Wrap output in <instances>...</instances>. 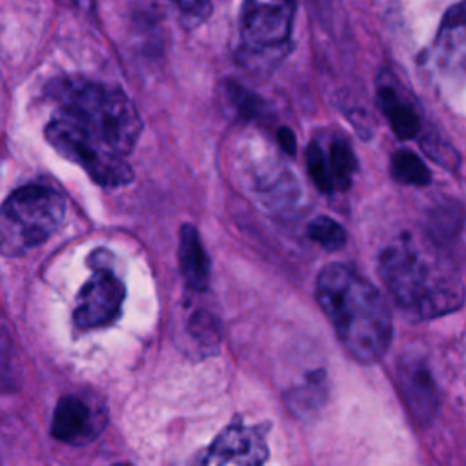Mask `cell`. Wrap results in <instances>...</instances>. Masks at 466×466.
<instances>
[{
  "mask_svg": "<svg viewBox=\"0 0 466 466\" xmlns=\"http://www.w3.org/2000/svg\"><path fill=\"white\" fill-rule=\"evenodd\" d=\"M56 107L46 138L104 187L129 184L133 171L124 160L135 147L142 120L129 96L116 86L86 78H58L49 86Z\"/></svg>",
  "mask_w": 466,
  "mask_h": 466,
  "instance_id": "1",
  "label": "cell"
},
{
  "mask_svg": "<svg viewBox=\"0 0 466 466\" xmlns=\"http://www.w3.org/2000/svg\"><path fill=\"white\" fill-rule=\"evenodd\" d=\"M315 295L353 359L371 364L384 357L393 335L391 315L366 277L348 264H328L317 277Z\"/></svg>",
  "mask_w": 466,
  "mask_h": 466,
  "instance_id": "2",
  "label": "cell"
},
{
  "mask_svg": "<svg viewBox=\"0 0 466 466\" xmlns=\"http://www.w3.org/2000/svg\"><path fill=\"white\" fill-rule=\"evenodd\" d=\"M379 273L395 302L419 319L439 317L462 306L459 268L448 255L410 235L380 253Z\"/></svg>",
  "mask_w": 466,
  "mask_h": 466,
  "instance_id": "3",
  "label": "cell"
},
{
  "mask_svg": "<svg viewBox=\"0 0 466 466\" xmlns=\"http://www.w3.org/2000/svg\"><path fill=\"white\" fill-rule=\"evenodd\" d=\"M64 197L53 187L27 184L15 189L0 206V253L24 255L46 242L62 224Z\"/></svg>",
  "mask_w": 466,
  "mask_h": 466,
  "instance_id": "4",
  "label": "cell"
},
{
  "mask_svg": "<svg viewBox=\"0 0 466 466\" xmlns=\"http://www.w3.org/2000/svg\"><path fill=\"white\" fill-rule=\"evenodd\" d=\"M293 0H244L240 42L249 55H269L284 47L291 35Z\"/></svg>",
  "mask_w": 466,
  "mask_h": 466,
  "instance_id": "5",
  "label": "cell"
},
{
  "mask_svg": "<svg viewBox=\"0 0 466 466\" xmlns=\"http://www.w3.org/2000/svg\"><path fill=\"white\" fill-rule=\"evenodd\" d=\"M126 288L122 280L104 264L95 266L93 275L82 286L73 311L75 326L95 329L111 324L124 304Z\"/></svg>",
  "mask_w": 466,
  "mask_h": 466,
  "instance_id": "6",
  "label": "cell"
},
{
  "mask_svg": "<svg viewBox=\"0 0 466 466\" xmlns=\"http://www.w3.org/2000/svg\"><path fill=\"white\" fill-rule=\"evenodd\" d=\"M306 164L311 180L324 193L348 189L357 169L353 149L340 135H331L328 144L313 140L306 151Z\"/></svg>",
  "mask_w": 466,
  "mask_h": 466,
  "instance_id": "7",
  "label": "cell"
},
{
  "mask_svg": "<svg viewBox=\"0 0 466 466\" xmlns=\"http://www.w3.org/2000/svg\"><path fill=\"white\" fill-rule=\"evenodd\" d=\"M397 382L410 413L420 422H430L439 411V388L433 371L420 353H404L397 364Z\"/></svg>",
  "mask_w": 466,
  "mask_h": 466,
  "instance_id": "8",
  "label": "cell"
},
{
  "mask_svg": "<svg viewBox=\"0 0 466 466\" xmlns=\"http://www.w3.org/2000/svg\"><path fill=\"white\" fill-rule=\"evenodd\" d=\"M268 448L260 428L231 424L204 453L200 466H264Z\"/></svg>",
  "mask_w": 466,
  "mask_h": 466,
  "instance_id": "9",
  "label": "cell"
},
{
  "mask_svg": "<svg viewBox=\"0 0 466 466\" xmlns=\"http://www.w3.org/2000/svg\"><path fill=\"white\" fill-rule=\"evenodd\" d=\"M102 428V417L78 395L62 397L55 408L51 433L67 444H86L93 441Z\"/></svg>",
  "mask_w": 466,
  "mask_h": 466,
  "instance_id": "10",
  "label": "cell"
},
{
  "mask_svg": "<svg viewBox=\"0 0 466 466\" xmlns=\"http://www.w3.org/2000/svg\"><path fill=\"white\" fill-rule=\"evenodd\" d=\"M178 264L182 277L193 291H204L209 284V258L200 242L198 231L191 224H184L178 242Z\"/></svg>",
  "mask_w": 466,
  "mask_h": 466,
  "instance_id": "11",
  "label": "cell"
},
{
  "mask_svg": "<svg viewBox=\"0 0 466 466\" xmlns=\"http://www.w3.org/2000/svg\"><path fill=\"white\" fill-rule=\"evenodd\" d=\"M377 98H379V106L382 109V113L388 118L390 127L393 129V133L402 138H413L419 129H420V120L415 113V109L411 107V104H408L395 87L391 86H380L377 89Z\"/></svg>",
  "mask_w": 466,
  "mask_h": 466,
  "instance_id": "12",
  "label": "cell"
},
{
  "mask_svg": "<svg viewBox=\"0 0 466 466\" xmlns=\"http://www.w3.org/2000/svg\"><path fill=\"white\" fill-rule=\"evenodd\" d=\"M391 177L400 184L426 186L430 182V171L426 164L413 151L399 149L391 155L390 162Z\"/></svg>",
  "mask_w": 466,
  "mask_h": 466,
  "instance_id": "13",
  "label": "cell"
},
{
  "mask_svg": "<svg viewBox=\"0 0 466 466\" xmlns=\"http://www.w3.org/2000/svg\"><path fill=\"white\" fill-rule=\"evenodd\" d=\"M308 235L313 242L328 251H337L346 244L344 228L329 217H317L308 226Z\"/></svg>",
  "mask_w": 466,
  "mask_h": 466,
  "instance_id": "14",
  "label": "cell"
},
{
  "mask_svg": "<svg viewBox=\"0 0 466 466\" xmlns=\"http://www.w3.org/2000/svg\"><path fill=\"white\" fill-rule=\"evenodd\" d=\"M173 4L187 25L200 24L211 11V0H173Z\"/></svg>",
  "mask_w": 466,
  "mask_h": 466,
  "instance_id": "15",
  "label": "cell"
},
{
  "mask_svg": "<svg viewBox=\"0 0 466 466\" xmlns=\"http://www.w3.org/2000/svg\"><path fill=\"white\" fill-rule=\"evenodd\" d=\"M229 93H231V102L235 104V107L238 109V113H242L246 118H251L253 115H257L258 107H260V100L253 98L251 100V95L242 91L238 86H231L229 87Z\"/></svg>",
  "mask_w": 466,
  "mask_h": 466,
  "instance_id": "16",
  "label": "cell"
},
{
  "mask_svg": "<svg viewBox=\"0 0 466 466\" xmlns=\"http://www.w3.org/2000/svg\"><path fill=\"white\" fill-rule=\"evenodd\" d=\"M279 142H280V146L284 147L286 153H289V155L295 153V137L288 127H282L279 131Z\"/></svg>",
  "mask_w": 466,
  "mask_h": 466,
  "instance_id": "17",
  "label": "cell"
},
{
  "mask_svg": "<svg viewBox=\"0 0 466 466\" xmlns=\"http://www.w3.org/2000/svg\"><path fill=\"white\" fill-rule=\"evenodd\" d=\"M69 2H75V4H80V2H86V0H69Z\"/></svg>",
  "mask_w": 466,
  "mask_h": 466,
  "instance_id": "18",
  "label": "cell"
},
{
  "mask_svg": "<svg viewBox=\"0 0 466 466\" xmlns=\"http://www.w3.org/2000/svg\"><path fill=\"white\" fill-rule=\"evenodd\" d=\"M113 466H127V464H113Z\"/></svg>",
  "mask_w": 466,
  "mask_h": 466,
  "instance_id": "19",
  "label": "cell"
}]
</instances>
